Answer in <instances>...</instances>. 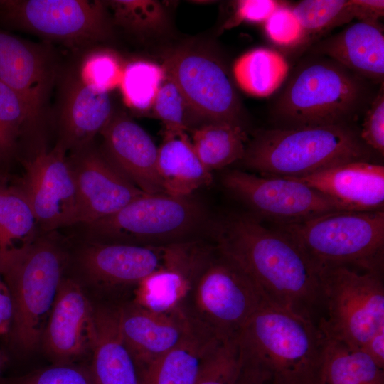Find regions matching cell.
Returning a JSON list of instances; mask_svg holds the SVG:
<instances>
[{
    "label": "cell",
    "instance_id": "obj_6",
    "mask_svg": "<svg viewBox=\"0 0 384 384\" xmlns=\"http://www.w3.org/2000/svg\"><path fill=\"white\" fill-rule=\"evenodd\" d=\"M269 225L297 243L321 269L344 266L383 274L384 210H338Z\"/></svg>",
    "mask_w": 384,
    "mask_h": 384
},
{
    "label": "cell",
    "instance_id": "obj_36",
    "mask_svg": "<svg viewBox=\"0 0 384 384\" xmlns=\"http://www.w3.org/2000/svg\"><path fill=\"white\" fill-rule=\"evenodd\" d=\"M240 367L236 339L222 340L204 360L195 384H234Z\"/></svg>",
    "mask_w": 384,
    "mask_h": 384
},
{
    "label": "cell",
    "instance_id": "obj_27",
    "mask_svg": "<svg viewBox=\"0 0 384 384\" xmlns=\"http://www.w3.org/2000/svg\"><path fill=\"white\" fill-rule=\"evenodd\" d=\"M322 335L316 384H384V369L363 351Z\"/></svg>",
    "mask_w": 384,
    "mask_h": 384
},
{
    "label": "cell",
    "instance_id": "obj_38",
    "mask_svg": "<svg viewBox=\"0 0 384 384\" xmlns=\"http://www.w3.org/2000/svg\"><path fill=\"white\" fill-rule=\"evenodd\" d=\"M2 384H95L90 366L53 363L31 373L1 380Z\"/></svg>",
    "mask_w": 384,
    "mask_h": 384
},
{
    "label": "cell",
    "instance_id": "obj_5",
    "mask_svg": "<svg viewBox=\"0 0 384 384\" xmlns=\"http://www.w3.org/2000/svg\"><path fill=\"white\" fill-rule=\"evenodd\" d=\"M65 265V253L48 239L0 250V272L13 309L8 334L18 349L29 352L40 345Z\"/></svg>",
    "mask_w": 384,
    "mask_h": 384
},
{
    "label": "cell",
    "instance_id": "obj_23",
    "mask_svg": "<svg viewBox=\"0 0 384 384\" xmlns=\"http://www.w3.org/2000/svg\"><path fill=\"white\" fill-rule=\"evenodd\" d=\"M312 50L370 82H383L384 36L378 22L354 23L317 43Z\"/></svg>",
    "mask_w": 384,
    "mask_h": 384
},
{
    "label": "cell",
    "instance_id": "obj_33",
    "mask_svg": "<svg viewBox=\"0 0 384 384\" xmlns=\"http://www.w3.org/2000/svg\"><path fill=\"white\" fill-rule=\"evenodd\" d=\"M107 4L113 12V23L131 31H157L166 21L165 9L156 1L115 0Z\"/></svg>",
    "mask_w": 384,
    "mask_h": 384
},
{
    "label": "cell",
    "instance_id": "obj_22",
    "mask_svg": "<svg viewBox=\"0 0 384 384\" xmlns=\"http://www.w3.org/2000/svg\"><path fill=\"white\" fill-rule=\"evenodd\" d=\"M112 117V102L107 92L98 91L85 84L78 71L68 73L63 80L59 124V142L74 152L90 146Z\"/></svg>",
    "mask_w": 384,
    "mask_h": 384
},
{
    "label": "cell",
    "instance_id": "obj_24",
    "mask_svg": "<svg viewBox=\"0 0 384 384\" xmlns=\"http://www.w3.org/2000/svg\"><path fill=\"white\" fill-rule=\"evenodd\" d=\"M97 338L90 368L95 384H140L135 361L121 336L117 308L95 309Z\"/></svg>",
    "mask_w": 384,
    "mask_h": 384
},
{
    "label": "cell",
    "instance_id": "obj_31",
    "mask_svg": "<svg viewBox=\"0 0 384 384\" xmlns=\"http://www.w3.org/2000/svg\"><path fill=\"white\" fill-rule=\"evenodd\" d=\"M165 78L164 68L154 63L136 60L128 63L119 85L124 103L137 110L149 109Z\"/></svg>",
    "mask_w": 384,
    "mask_h": 384
},
{
    "label": "cell",
    "instance_id": "obj_21",
    "mask_svg": "<svg viewBox=\"0 0 384 384\" xmlns=\"http://www.w3.org/2000/svg\"><path fill=\"white\" fill-rule=\"evenodd\" d=\"M289 178L316 190L343 210H383L384 166L381 164L352 161L306 176Z\"/></svg>",
    "mask_w": 384,
    "mask_h": 384
},
{
    "label": "cell",
    "instance_id": "obj_17",
    "mask_svg": "<svg viewBox=\"0 0 384 384\" xmlns=\"http://www.w3.org/2000/svg\"><path fill=\"white\" fill-rule=\"evenodd\" d=\"M213 250L193 240L166 245L164 264L134 287L132 302L157 314L182 310L195 279Z\"/></svg>",
    "mask_w": 384,
    "mask_h": 384
},
{
    "label": "cell",
    "instance_id": "obj_34",
    "mask_svg": "<svg viewBox=\"0 0 384 384\" xmlns=\"http://www.w3.org/2000/svg\"><path fill=\"white\" fill-rule=\"evenodd\" d=\"M152 107L164 123L166 134L186 132L190 126L199 122L176 85L166 77Z\"/></svg>",
    "mask_w": 384,
    "mask_h": 384
},
{
    "label": "cell",
    "instance_id": "obj_8",
    "mask_svg": "<svg viewBox=\"0 0 384 384\" xmlns=\"http://www.w3.org/2000/svg\"><path fill=\"white\" fill-rule=\"evenodd\" d=\"M191 196L144 193L114 214L87 225L100 242L161 246L187 240L206 221Z\"/></svg>",
    "mask_w": 384,
    "mask_h": 384
},
{
    "label": "cell",
    "instance_id": "obj_4",
    "mask_svg": "<svg viewBox=\"0 0 384 384\" xmlns=\"http://www.w3.org/2000/svg\"><path fill=\"white\" fill-rule=\"evenodd\" d=\"M308 59L293 73L277 99V127L352 124L375 96L370 82L321 55Z\"/></svg>",
    "mask_w": 384,
    "mask_h": 384
},
{
    "label": "cell",
    "instance_id": "obj_26",
    "mask_svg": "<svg viewBox=\"0 0 384 384\" xmlns=\"http://www.w3.org/2000/svg\"><path fill=\"white\" fill-rule=\"evenodd\" d=\"M221 339L201 328L139 371L140 384H195L203 363Z\"/></svg>",
    "mask_w": 384,
    "mask_h": 384
},
{
    "label": "cell",
    "instance_id": "obj_30",
    "mask_svg": "<svg viewBox=\"0 0 384 384\" xmlns=\"http://www.w3.org/2000/svg\"><path fill=\"white\" fill-rule=\"evenodd\" d=\"M38 221L19 188L0 184V250L33 242Z\"/></svg>",
    "mask_w": 384,
    "mask_h": 384
},
{
    "label": "cell",
    "instance_id": "obj_29",
    "mask_svg": "<svg viewBox=\"0 0 384 384\" xmlns=\"http://www.w3.org/2000/svg\"><path fill=\"white\" fill-rule=\"evenodd\" d=\"M233 72L237 83L245 92L267 97L282 85L289 65L279 53L260 48L241 55L235 62Z\"/></svg>",
    "mask_w": 384,
    "mask_h": 384
},
{
    "label": "cell",
    "instance_id": "obj_11",
    "mask_svg": "<svg viewBox=\"0 0 384 384\" xmlns=\"http://www.w3.org/2000/svg\"><path fill=\"white\" fill-rule=\"evenodd\" d=\"M224 187L253 215L269 224L303 222L343 210L324 194L289 178L257 176L240 170L224 174Z\"/></svg>",
    "mask_w": 384,
    "mask_h": 384
},
{
    "label": "cell",
    "instance_id": "obj_44",
    "mask_svg": "<svg viewBox=\"0 0 384 384\" xmlns=\"http://www.w3.org/2000/svg\"><path fill=\"white\" fill-rule=\"evenodd\" d=\"M374 362L384 369V329L378 331L361 348Z\"/></svg>",
    "mask_w": 384,
    "mask_h": 384
},
{
    "label": "cell",
    "instance_id": "obj_12",
    "mask_svg": "<svg viewBox=\"0 0 384 384\" xmlns=\"http://www.w3.org/2000/svg\"><path fill=\"white\" fill-rule=\"evenodd\" d=\"M198 121L242 125V109L230 79L215 60L199 53L178 50L162 66Z\"/></svg>",
    "mask_w": 384,
    "mask_h": 384
},
{
    "label": "cell",
    "instance_id": "obj_15",
    "mask_svg": "<svg viewBox=\"0 0 384 384\" xmlns=\"http://www.w3.org/2000/svg\"><path fill=\"white\" fill-rule=\"evenodd\" d=\"M58 72L54 55L48 47L0 28V80L23 102L28 126L44 117Z\"/></svg>",
    "mask_w": 384,
    "mask_h": 384
},
{
    "label": "cell",
    "instance_id": "obj_18",
    "mask_svg": "<svg viewBox=\"0 0 384 384\" xmlns=\"http://www.w3.org/2000/svg\"><path fill=\"white\" fill-rule=\"evenodd\" d=\"M117 313L121 336L138 372L201 328L183 309L157 314L131 302L117 308Z\"/></svg>",
    "mask_w": 384,
    "mask_h": 384
},
{
    "label": "cell",
    "instance_id": "obj_35",
    "mask_svg": "<svg viewBox=\"0 0 384 384\" xmlns=\"http://www.w3.org/2000/svg\"><path fill=\"white\" fill-rule=\"evenodd\" d=\"M123 68L116 54L107 50H95L84 56L77 71L85 84L109 93L119 87Z\"/></svg>",
    "mask_w": 384,
    "mask_h": 384
},
{
    "label": "cell",
    "instance_id": "obj_42",
    "mask_svg": "<svg viewBox=\"0 0 384 384\" xmlns=\"http://www.w3.org/2000/svg\"><path fill=\"white\" fill-rule=\"evenodd\" d=\"M354 18L360 21L377 22L384 14L383 0H351Z\"/></svg>",
    "mask_w": 384,
    "mask_h": 384
},
{
    "label": "cell",
    "instance_id": "obj_20",
    "mask_svg": "<svg viewBox=\"0 0 384 384\" xmlns=\"http://www.w3.org/2000/svg\"><path fill=\"white\" fill-rule=\"evenodd\" d=\"M106 157L146 193H165L158 169V148L148 133L124 115L113 116L102 129Z\"/></svg>",
    "mask_w": 384,
    "mask_h": 384
},
{
    "label": "cell",
    "instance_id": "obj_25",
    "mask_svg": "<svg viewBox=\"0 0 384 384\" xmlns=\"http://www.w3.org/2000/svg\"><path fill=\"white\" fill-rule=\"evenodd\" d=\"M157 169L164 192L173 196H190L213 181L186 132L164 134L158 148Z\"/></svg>",
    "mask_w": 384,
    "mask_h": 384
},
{
    "label": "cell",
    "instance_id": "obj_28",
    "mask_svg": "<svg viewBox=\"0 0 384 384\" xmlns=\"http://www.w3.org/2000/svg\"><path fill=\"white\" fill-rule=\"evenodd\" d=\"M191 142L200 161L211 172L240 161L247 136L240 125L207 123L193 131Z\"/></svg>",
    "mask_w": 384,
    "mask_h": 384
},
{
    "label": "cell",
    "instance_id": "obj_3",
    "mask_svg": "<svg viewBox=\"0 0 384 384\" xmlns=\"http://www.w3.org/2000/svg\"><path fill=\"white\" fill-rule=\"evenodd\" d=\"M373 152L352 124L275 127L255 132L240 161L260 176L297 178L370 161Z\"/></svg>",
    "mask_w": 384,
    "mask_h": 384
},
{
    "label": "cell",
    "instance_id": "obj_43",
    "mask_svg": "<svg viewBox=\"0 0 384 384\" xmlns=\"http://www.w3.org/2000/svg\"><path fill=\"white\" fill-rule=\"evenodd\" d=\"M12 313L10 293L0 272V335L9 334L12 321Z\"/></svg>",
    "mask_w": 384,
    "mask_h": 384
},
{
    "label": "cell",
    "instance_id": "obj_40",
    "mask_svg": "<svg viewBox=\"0 0 384 384\" xmlns=\"http://www.w3.org/2000/svg\"><path fill=\"white\" fill-rule=\"evenodd\" d=\"M359 135L373 151L384 153V93L380 89L366 110Z\"/></svg>",
    "mask_w": 384,
    "mask_h": 384
},
{
    "label": "cell",
    "instance_id": "obj_46",
    "mask_svg": "<svg viewBox=\"0 0 384 384\" xmlns=\"http://www.w3.org/2000/svg\"><path fill=\"white\" fill-rule=\"evenodd\" d=\"M4 358L1 353H0V374H1V372L2 367L4 366Z\"/></svg>",
    "mask_w": 384,
    "mask_h": 384
},
{
    "label": "cell",
    "instance_id": "obj_39",
    "mask_svg": "<svg viewBox=\"0 0 384 384\" xmlns=\"http://www.w3.org/2000/svg\"><path fill=\"white\" fill-rule=\"evenodd\" d=\"M268 37L275 43L291 46L300 43L305 34L292 9L280 6L265 22Z\"/></svg>",
    "mask_w": 384,
    "mask_h": 384
},
{
    "label": "cell",
    "instance_id": "obj_16",
    "mask_svg": "<svg viewBox=\"0 0 384 384\" xmlns=\"http://www.w3.org/2000/svg\"><path fill=\"white\" fill-rule=\"evenodd\" d=\"M69 163L76 186L77 223L89 225L110 216L146 193L90 146L74 152Z\"/></svg>",
    "mask_w": 384,
    "mask_h": 384
},
{
    "label": "cell",
    "instance_id": "obj_1",
    "mask_svg": "<svg viewBox=\"0 0 384 384\" xmlns=\"http://www.w3.org/2000/svg\"><path fill=\"white\" fill-rule=\"evenodd\" d=\"M215 248L251 277L269 304L319 326L325 312L321 269L292 240L251 213L212 225Z\"/></svg>",
    "mask_w": 384,
    "mask_h": 384
},
{
    "label": "cell",
    "instance_id": "obj_10",
    "mask_svg": "<svg viewBox=\"0 0 384 384\" xmlns=\"http://www.w3.org/2000/svg\"><path fill=\"white\" fill-rule=\"evenodd\" d=\"M0 23L73 48L106 39L105 3L87 0H0Z\"/></svg>",
    "mask_w": 384,
    "mask_h": 384
},
{
    "label": "cell",
    "instance_id": "obj_13",
    "mask_svg": "<svg viewBox=\"0 0 384 384\" xmlns=\"http://www.w3.org/2000/svg\"><path fill=\"white\" fill-rule=\"evenodd\" d=\"M65 151L58 142L51 150L41 149L23 163L18 188L46 231L77 223L76 186Z\"/></svg>",
    "mask_w": 384,
    "mask_h": 384
},
{
    "label": "cell",
    "instance_id": "obj_2",
    "mask_svg": "<svg viewBox=\"0 0 384 384\" xmlns=\"http://www.w3.org/2000/svg\"><path fill=\"white\" fill-rule=\"evenodd\" d=\"M235 339L241 373L261 384H316L323 335L314 322L265 303Z\"/></svg>",
    "mask_w": 384,
    "mask_h": 384
},
{
    "label": "cell",
    "instance_id": "obj_7",
    "mask_svg": "<svg viewBox=\"0 0 384 384\" xmlns=\"http://www.w3.org/2000/svg\"><path fill=\"white\" fill-rule=\"evenodd\" d=\"M267 303L258 287L234 260L215 247L191 288L183 310L221 340L235 339Z\"/></svg>",
    "mask_w": 384,
    "mask_h": 384
},
{
    "label": "cell",
    "instance_id": "obj_41",
    "mask_svg": "<svg viewBox=\"0 0 384 384\" xmlns=\"http://www.w3.org/2000/svg\"><path fill=\"white\" fill-rule=\"evenodd\" d=\"M280 6L272 0L238 1L235 16L226 27L233 26L241 21L265 22Z\"/></svg>",
    "mask_w": 384,
    "mask_h": 384
},
{
    "label": "cell",
    "instance_id": "obj_9",
    "mask_svg": "<svg viewBox=\"0 0 384 384\" xmlns=\"http://www.w3.org/2000/svg\"><path fill=\"white\" fill-rule=\"evenodd\" d=\"M325 312L319 328L329 338L361 349L384 329L383 274L344 267L321 269Z\"/></svg>",
    "mask_w": 384,
    "mask_h": 384
},
{
    "label": "cell",
    "instance_id": "obj_14",
    "mask_svg": "<svg viewBox=\"0 0 384 384\" xmlns=\"http://www.w3.org/2000/svg\"><path fill=\"white\" fill-rule=\"evenodd\" d=\"M97 338L95 309L78 282L63 277L40 344L53 363H75L92 355Z\"/></svg>",
    "mask_w": 384,
    "mask_h": 384
},
{
    "label": "cell",
    "instance_id": "obj_19",
    "mask_svg": "<svg viewBox=\"0 0 384 384\" xmlns=\"http://www.w3.org/2000/svg\"><path fill=\"white\" fill-rule=\"evenodd\" d=\"M166 245L92 242L80 251L78 265L93 284L107 288L135 287L164 264Z\"/></svg>",
    "mask_w": 384,
    "mask_h": 384
},
{
    "label": "cell",
    "instance_id": "obj_32",
    "mask_svg": "<svg viewBox=\"0 0 384 384\" xmlns=\"http://www.w3.org/2000/svg\"><path fill=\"white\" fill-rule=\"evenodd\" d=\"M292 10L305 36L324 33L354 18L351 0H304Z\"/></svg>",
    "mask_w": 384,
    "mask_h": 384
},
{
    "label": "cell",
    "instance_id": "obj_45",
    "mask_svg": "<svg viewBox=\"0 0 384 384\" xmlns=\"http://www.w3.org/2000/svg\"><path fill=\"white\" fill-rule=\"evenodd\" d=\"M234 384H261V383L239 372L238 378Z\"/></svg>",
    "mask_w": 384,
    "mask_h": 384
},
{
    "label": "cell",
    "instance_id": "obj_37",
    "mask_svg": "<svg viewBox=\"0 0 384 384\" xmlns=\"http://www.w3.org/2000/svg\"><path fill=\"white\" fill-rule=\"evenodd\" d=\"M27 126L28 117L23 102L0 80V156L13 150L23 128Z\"/></svg>",
    "mask_w": 384,
    "mask_h": 384
}]
</instances>
